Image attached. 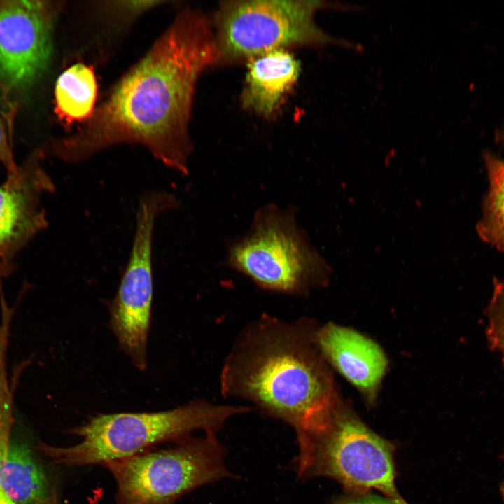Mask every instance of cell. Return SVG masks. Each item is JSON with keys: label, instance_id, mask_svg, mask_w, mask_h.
Returning <instances> with one entry per match:
<instances>
[{"label": "cell", "instance_id": "4", "mask_svg": "<svg viewBox=\"0 0 504 504\" xmlns=\"http://www.w3.org/2000/svg\"><path fill=\"white\" fill-rule=\"evenodd\" d=\"M295 433L299 479L326 476L355 491L394 492L391 444L340 403L314 426Z\"/></svg>", "mask_w": 504, "mask_h": 504}, {"label": "cell", "instance_id": "19", "mask_svg": "<svg viewBox=\"0 0 504 504\" xmlns=\"http://www.w3.org/2000/svg\"><path fill=\"white\" fill-rule=\"evenodd\" d=\"M1 267L0 266V272ZM3 337L1 330L0 329V404L2 405V402L6 399L8 394V388L6 382L4 377L3 362H2V350H3Z\"/></svg>", "mask_w": 504, "mask_h": 504}, {"label": "cell", "instance_id": "14", "mask_svg": "<svg viewBox=\"0 0 504 504\" xmlns=\"http://www.w3.org/2000/svg\"><path fill=\"white\" fill-rule=\"evenodd\" d=\"M55 96V111L62 120L70 124L90 119L97 97L92 68L78 63L67 69L57 80Z\"/></svg>", "mask_w": 504, "mask_h": 504}, {"label": "cell", "instance_id": "6", "mask_svg": "<svg viewBox=\"0 0 504 504\" xmlns=\"http://www.w3.org/2000/svg\"><path fill=\"white\" fill-rule=\"evenodd\" d=\"M225 456L216 435L204 434L103 465L116 481L120 504H174L194 489L231 477Z\"/></svg>", "mask_w": 504, "mask_h": 504}, {"label": "cell", "instance_id": "17", "mask_svg": "<svg viewBox=\"0 0 504 504\" xmlns=\"http://www.w3.org/2000/svg\"><path fill=\"white\" fill-rule=\"evenodd\" d=\"M0 162L6 168L8 174L15 172L18 166L16 164L10 146L5 122L0 115Z\"/></svg>", "mask_w": 504, "mask_h": 504}, {"label": "cell", "instance_id": "11", "mask_svg": "<svg viewBox=\"0 0 504 504\" xmlns=\"http://www.w3.org/2000/svg\"><path fill=\"white\" fill-rule=\"evenodd\" d=\"M315 341L326 361L365 395L374 397L387 366L379 345L354 330L331 323L317 329Z\"/></svg>", "mask_w": 504, "mask_h": 504}, {"label": "cell", "instance_id": "2", "mask_svg": "<svg viewBox=\"0 0 504 504\" xmlns=\"http://www.w3.org/2000/svg\"><path fill=\"white\" fill-rule=\"evenodd\" d=\"M309 319L285 321L263 314L240 332L224 361L220 393L253 403L295 432L338 404L330 372Z\"/></svg>", "mask_w": 504, "mask_h": 504}, {"label": "cell", "instance_id": "9", "mask_svg": "<svg viewBox=\"0 0 504 504\" xmlns=\"http://www.w3.org/2000/svg\"><path fill=\"white\" fill-rule=\"evenodd\" d=\"M50 2H0V90L5 97L28 88L46 68L52 52Z\"/></svg>", "mask_w": 504, "mask_h": 504}, {"label": "cell", "instance_id": "22", "mask_svg": "<svg viewBox=\"0 0 504 504\" xmlns=\"http://www.w3.org/2000/svg\"><path fill=\"white\" fill-rule=\"evenodd\" d=\"M502 492H503V494L504 495V482H503V484L502 486Z\"/></svg>", "mask_w": 504, "mask_h": 504}, {"label": "cell", "instance_id": "5", "mask_svg": "<svg viewBox=\"0 0 504 504\" xmlns=\"http://www.w3.org/2000/svg\"><path fill=\"white\" fill-rule=\"evenodd\" d=\"M227 262L262 288L293 295L323 284L328 271L291 213L274 205L259 210L249 233L230 247Z\"/></svg>", "mask_w": 504, "mask_h": 504}, {"label": "cell", "instance_id": "8", "mask_svg": "<svg viewBox=\"0 0 504 504\" xmlns=\"http://www.w3.org/2000/svg\"><path fill=\"white\" fill-rule=\"evenodd\" d=\"M177 206L176 197L164 190L148 191L140 197L130 254L111 307L112 331L120 346L141 370L147 365L155 223L160 214Z\"/></svg>", "mask_w": 504, "mask_h": 504}, {"label": "cell", "instance_id": "12", "mask_svg": "<svg viewBox=\"0 0 504 504\" xmlns=\"http://www.w3.org/2000/svg\"><path fill=\"white\" fill-rule=\"evenodd\" d=\"M247 62L241 104L260 115L273 117L297 82L300 62L286 49L271 50Z\"/></svg>", "mask_w": 504, "mask_h": 504}, {"label": "cell", "instance_id": "15", "mask_svg": "<svg viewBox=\"0 0 504 504\" xmlns=\"http://www.w3.org/2000/svg\"><path fill=\"white\" fill-rule=\"evenodd\" d=\"M484 159L489 188L476 231L482 241L504 252V160L489 153Z\"/></svg>", "mask_w": 504, "mask_h": 504}, {"label": "cell", "instance_id": "3", "mask_svg": "<svg viewBox=\"0 0 504 504\" xmlns=\"http://www.w3.org/2000/svg\"><path fill=\"white\" fill-rule=\"evenodd\" d=\"M248 406L213 404L197 398L178 407L158 412L99 414L73 429L80 438L68 447L43 446L56 463L66 465L102 464L141 453L166 441L180 442L202 430L216 435L231 417L251 410Z\"/></svg>", "mask_w": 504, "mask_h": 504}, {"label": "cell", "instance_id": "10", "mask_svg": "<svg viewBox=\"0 0 504 504\" xmlns=\"http://www.w3.org/2000/svg\"><path fill=\"white\" fill-rule=\"evenodd\" d=\"M52 190L51 178L34 159L8 174L0 185V265L1 260L46 227L40 198Z\"/></svg>", "mask_w": 504, "mask_h": 504}, {"label": "cell", "instance_id": "7", "mask_svg": "<svg viewBox=\"0 0 504 504\" xmlns=\"http://www.w3.org/2000/svg\"><path fill=\"white\" fill-rule=\"evenodd\" d=\"M321 1H227L214 18L218 64L248 60L294 46H315L335 39L314 22Z\"/></svg>", "mask_w": 504, "mask_h": 504}, {"label": "cell", "instance_id": "20", "mask_svg": "<svg viewBox=\"0 0 504 504\" xmlns=\"http://www.w3.org/2000/svg\"><path fill=\"white\" fill-rule=\"evenodd\" d=\"M0 504H15L0 489Z\"/></svg>", "mask_w": 504, "mask_h": 504}, {"label": "cell", "instance_id": "1", "mask_svg": "<svg viewBox=\"0 0 504 504\" xmlns=\"http://www.w3.org/2000/svg\"><path fill=\"white\" fill-rule=\"evenodd\" d=\"M217 64L215 36L206 18L183 11L84 127L52 143L48 153L75 164L111 146L139 144L168 168L187 174L196 83L205 69Z\"/></svg>", "mask_w": 504, "mask_h": 504}, {"label": "cell", "instance_id": "21", "mask_svg": "<svg viewBox=\"0 0 504 504\" xmlns=\"http://www.w3.org/2000/svg\"><path fill=\"white\" fill-rule=\"evenodd\" d=\"M497 140L504 145V129L499 131L497 134Z\"/></svg>", "mask_w": 504, "mask_h": 504}, {"label": "cell", "instance_id": "16", "mask_svg": "<svg viewBox=\"0 0 504 504\" xmlns=\"http://www.w3.org/2000/svg\"><path fill=\"white\" fill-rule=\"evenodd\" d=\"M486 337L490 347L498 351L504 364V282L494 279L493 292L486 307Z\"/></svg>", "mask_w": 504, "mask_h": 504}, {"label": "cell", "instance_id": "18", "mask_svg": "<svg viewBox=\"0 0 504 504\" xmlns=\"http://www.w3.org/2000/svg\"><path fill=\"white\" fill-rule=\"evenodd\" d=\"M336 504H397L377 496H363L339 502Z\"/></svg>", "mask_w": 504, "mask_h": 504}, {"label": "cell", "instance_id": "13", "mask_svg": "<svg viewBox=\"0 0 504 504\" xmlns=\"http://www.w3.org/2000/svg\"><path fill=\"white\" fill-rule=\"evenodd\" d=\"M0 489L15 504H45L48 499L43 471L23 445L0 447Z\"/></svg>", "mask_w": 504, "mask_h": 504}]
</instances>
